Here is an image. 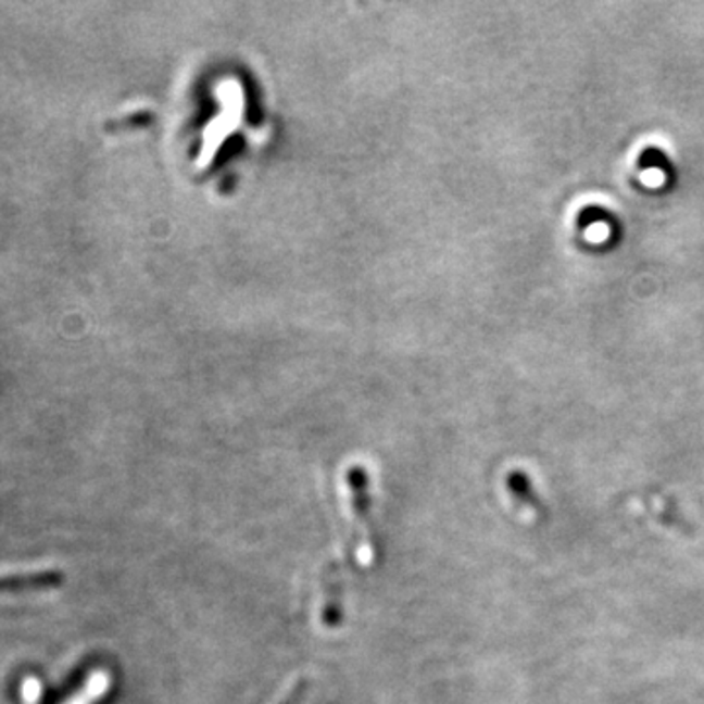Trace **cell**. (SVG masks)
Instances as JSON below:
<instances>
[{"label":"cell","instance_id":"cell-5","mask_svg":"<svg viewBox=\"0 0 704 704\" xmlns=\"http://www.w3.org/2000/svg\"><path fill=\"white\" fill-rule=\"evenodd\" d=\"M110 684H112L110 675L104 674V671L90 675V679L80 689V693L75 694L67 704H97L108 693Z\"/></svg>","mask_w":704,"mask_h":704},{"label":"cell","instance_id":"cell-3","mask_svg":"<svg viewBox=\"0 0 704 704\" xmlns=\"http://www.w3.org/2000/svg\"><path fill=\"white\" fill-rule=\"evenodd\" d=\"M342 579L339 574V567L335 564H329L325 567L323 574V605H322V623L325 628L329 630H337L341 628L342 618H344V611H342Z\"/></svg>","mask_w":704,"mask_h":704},{"label":"cell","instance_id":"cell-4","mask_svg":"<svg viewBox=\"0 0 704 704\" xmlns=\"http://www.w3.org/2000/svg\"><path fill=\"white\" fill-rule=\"evenodd\" d=\"M507 489L518 505L540 511V498H538L537 489L525 472L513 469L507 476Z\"/></svg>","mask_w":704,"mask_h":704},{"label":"cell","instance_id":"cell-2","mask_svg":"<svg viewBox=\"0 0 704 704\" xmlns=\"http://www.w3.org/2000/svg\"><path fill=\"white\" fill-rule=\"evenodd\" d=\"M65 571L61 569H34L0 576V593H32V591H51L65 586Z\"/></svg>","mask_w":704,"mask_h":704},{"label":"cell","instance_id":"cell-7","mask_svg":"<svg viewBox=\"0 0 704 704\" xmlns=\"http://www.w3.org/2000/svg\"><path fill=\"white\" fill-rule=\"evenodd\" d=\"M307 689H310V679L307 677H298L292 687L284 693L282 699L276 704H302L305 694H307Z\"/></svg>","mask_w":704,"mask_h":704},{"label":"cell","instance_id":"cell-6","mask_svg":"<svg viewBox=\"0 0 704 704\" xmlns=\"http://www.w3.org/2000/svg\"><path fill=\"white\" fill-rule=\"evenodd\" d=\"M638 165L642 166V168H662V171H669L667 156H665L662 149H655V147H648L645 151L640 153Z\"/></svg>","mask_w":704,"mask_h":704},{"label":"cell","instance_id":"cell-1","mask_svg":"<svg viewBox=\"0 0 704 704\" xmlns=\"http://www.w3.org/2000/svg\"><path fill=\"white\" fill-rule=\"evenodd\" d=\"M347 501L351 513L356 560L362 566H372L376 560V544L370 520V491L366 469L359 464H354L347 472Z\"/></svg>","mask_w":704,"mask_h":704}]
</instances>
